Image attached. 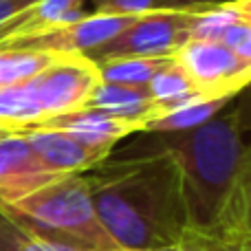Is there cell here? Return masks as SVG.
Instances as JSON below:
<instances>
[{"mask_svg": "<svg viewBox=\"0 0 251 251\" xmlns=\"http://www.w3.org/2000/svg\"><path fill=\"white\" fill-rule=\"evenodd\" d=\"M100 84V66L91 57L60 55L38 75L0 91V126L22 132L82 110Z\"/></svg>", "mask_w": 251, "mask_h": 251, "instance_id": "cell-4", "label": "cell"}, {"mask_svg": "<svg viewBox=\"0 0 251 251\" xmlns=\"http://www.w3.org/2000/svg\"><path fill=\"white\" fill-rule=\"evenodd\" d=\"M60 55L31 49H0V91L38 75Z\"/></svg>", "mask_w": 251, "mask_h": 251, "instance_id": "cell-17", "label": "cell"}, {"mask_svg": "<svg viewBox=\"0 0 251 251\" xmlns=\"http://www.w3.org/2000/svg\"><path fill=\"white\" fill-rule=\"evenodd\" d=\"M35 0H0V29L11 20L16 13H20L25 7H29Z\"/></svg>", "mask_w": 251, "mask_h": 251, "instance_id": "cell-22", "label": "cell"}, {"mask_svg": "<svg viewBox=\"0 0 251 251\" xmlns=\"http://www.w3.org/2000/svg\"><path fill=\"white\" fill-rule=\"evenodd\" d=\"M29 146L40 156L49 170L57 174H84L104 163L113 150L86 146L73 134L51 128H29L22 130Z\"/></svg>", "mask_w": 251, "mask_h": 251, "instance_id": "cell-9", "label": "cell"}, {"mask_svg": "<svg viewBox=\"0 0 251 251\" xmlns=\"http://www.w3.org/2000/svg\"><path fill=\"white\" fill-rule=\"evenodd\" d=\"M214 0H181L170 2L161 9L146 13L141 20L106 42L104 47L88 53L93 62H104L113 57H163L174 55L190 40V26L196 13L212 4Z\"/></svg>", "mask_w": 251, "mask_h": 251, "instance_id": "cell-5", "label": "cell"}, {"mask_svg": "<svg viewBox=\"0 0 251 251\" xmlns=\"http://www.w3.org/2000/svg\"><path fill=\"white\" fill-rule=\"evenodd\" d=\"M247 156L251 159V146H247Z\"/></svg>", "mask_w": 251, "mask_h": 251, "instance_id": "cell-24", "label": "cell"}, {"mask_svg": "<svg viewBox=\"0 0 251 251\" xmlns=\"http://www.w3.org/2000/svg\"><path fill=\"white\" fill-rule=\"evenodd\" d=\"M174 62V55L163 57H113L97 62L101 82L124 84V86H148L168 64Z\"/></svg>", "mask_w": 251, "mask_h": 251, "instance_id": "cell-14", "label": "cell"}, {"mask_svg": "<svg viewBox=\"0 0 251 251\" xmlns=\"http://www.w3.org/2000/svg\"><path fill=\"white\" fill-rule=\"evenodd\" d=\"M143 16L146 13H134V16L100 11L84 13L82 18L73 22L13 40L0 49H31V51H47L55 53V55H88L95 49L104 47L106 42L122 35L128 26H132Z\"/></svg>", "mask_w": 251, "mask_h": 251, "instance_id": "cell-6", "label": "cell"}, {"mask_svg": "<svg viewBox=\"0 0 251 251\" xmlns=\"http://www.w3.org/2000/svg\"><path fill=\"white\" fill-rule=\"evenodd\" d=\"M20 236H22V227H18L16 223L0 209V251H16Z\"/></svg>", "mask_w": 251, "mask_h": 251, "instance_id": "cell-21", "label": "cell"}, {"mask_svg": "<svg viewBox=\"0 0 251 251\" xmlns=\"http://www.w3.org/2000/svg\"><path fill=\"white\" fill-rule=\"evenodd\" d=\"M35 128L62 130V132L73 134L75 139H79L86 146L106 148V150H113L117 141L139 132V124L132 122V119L113 117V115H106L91 108H82L75 110V113H66L60 115V117L47 119L40 126H35Z\"/></svg>", "mask_w": 251, "mask_h": 251, "instance_id": "cell-10", "label": "cell"}, {"mask_svg": "<svg viewBox=\"0 0 251 251\" xmlns=\"http://www.w3.org/2000/svg\"><path fill=\"white\" fill-rule=\"evenodd\" d=\"M95 212L122 251H154L190 231L178 170L165 152L108 159L84 172Z\"/></svg>", "mask_w": 251, "mask_h": 251, "instance_id": "cell-1", "label": "cell"}, {"mask_svg": "<svg viewBox=\"0 0 251 251\" xmlns=\"http://www.w3.org/2000/svg\"><path fill=\"white\" fill-rule=\"evenodd\" d=\"M148 91H150L152 100L159 106V113L174 106H181L185 101L199 100V97H209L201 91L194 84V79L183 71V66L176 60L172 64H168L150 84H148ZM154 117V115H152Z\"/></svg>", "mask_w": 251, "mask_h": 251, "instance_id": "cell-15", "label": "cell"}, {"mask_svg": "<svg viewBox=\"0 0 251 251\" xmlns=\"http://www.w3.org/2000/svg\"><path fill=\"white\" fill-rule=\"evenodd\" d=\"M18 227L88 249L122 251L95 212L84 174H64L11 205H0Z\"/></svg>", "mask_w": 251, "mask_h": 251, "instance_id": "cell-3", "label": "cell"}, {"mask_svg": "<svg viewBox=\"0 0 251 251\" xmlns=\"http://www.w3.org/2000/svg\"><path fill=\"white\" fill-rule=\"evenodd\" d=\"M64 174L49 170L22 132L0 141V205H11Z\"/></svg>", "mask_w": 251, "mask_h": 251, "instance_id": "cell-8", "label": "cell"}, {"mask_svg": "<svg viewBox=\"0 0 251 251\" xmlns=\"http://www.w3.org/2000/svg\"><path fill=\"white\" fill-rule=\"evenodd\" d=\"M214 227L236 231L251 238V159L245 156V163L236 176L227 203L221 212V218Z\"/></svg>", "mask_w": 251, "mask_h": 251, "instance_id": "cell-16", "label": "cell"}, {"mask_svg": "<svg viewBox=\"0 0 251 251\" xmlns=\"http://www.w3.org/2000/svg\"><path fill=\"white\" fill-rule=\"evenodd\" d=\"M249 86H251V84H249Z\"/></svg>", "mask_w": 251, "mask_h": 251, "instance_id": "cell-25", "label": "cell"}, {"mask_svg": "<svg viewBox=\"0 0 251 251\" xmlns=\"http://www.w3.org/2000/svg\"><path fill=\"white\" fill-rule=\"evenodd\" d=\"M148 148L165 152L176 165L190 229H212L247 156L243 115L229 110L192 130L150 134Z\"/></svg>", "mask_w": 251, "mask_h": 251, "instance_id": "cell-2", "label": "cell"}, {"mask_svg": "<svg viewBox=\"0 0 251 251\" xmlns=\"http://www.w3.org/2000/svg\"><path fill=\"white\" fill-rule=\"evenodd\" d=\"M16 251H101V249L79 247V245L62 243V240H53V238H47V236H38V234H31V231L22 229V236L18 240Z\"/></svg>", "mask_w": 251, "mask_h": 251, "instance_id": "cell-20", "label": "cell"}, {"mask_svg": "<svg viewBox=\"0 0 251 251\" xmlns=\"http://www.w3.org/2000/svg\"><path fill=\"white\" fill-rule=\"evenodd\" d=\"M86 108L100 110V113L113 115V117L132 119L139 124V132H141L143 119L159 113V106L152 100L148 86H124V84L108 82H101L93 91Z\"/></svg>", "mask_w": 251, "mask_h": 251, "instance_id": "cell-12", "label": "cell"}, {"mask_svg": "<svg viewBox=\"0 0 251 251\" xmlns=\"http://www.w3.org/2000/svg\"><path fill=\"white\" fill-rule=\"evenodd\" d=\"M218 42H223L238 60H243L245 64L251 66V22L245 20V22L229 26L218 38Z\"/></svg>", "mask_w": 251, "mask_h": 251, "instance_id": "cell-18", "label": "cell"}, {"mask_svg": "<svg viewBox=\"0 0 251 251\" xmlns=\"http://www.w3.org/2000/svg\"><path fill=\"white\" fill-rule=\"evenodd\" d=\"M174 60L209 97L231 100L251 84V66L218 40H185L174 53Z\"/></svg>", "mask_w": 251, "mask_h": 251, "instance_id": "cell-7", "label": "cell"}, {"mask_svg": "<svg viewBox=\"0 0 251 251\" xmlns=\"http://www.w3.org/2000/svg\"><path fill=\"white\" fill-rule=\"evenodd\" d=\"M229 104V97H199V100L185 101L181 106L168 108L163 113H156L154 117L143 119L141 132L146 134H161V132H183L196 126L209 122L223 113V108Z\"/></svg>", "mask_w": 251, "mask_h": 251, "instance_id": "cell-13", "label": "cell"}, {"mask_svg": "<svg viewBox=\"0 0 251 251\" xmlns=\"http://www.w3.org/2000/svg\"><path fill=\"white\" fill-rule=\"evenodd\" d=\"M165 4H170V0H95V11L134 16V13H150Z\"/></svg>", "mask_w": 251, "mask_h": 251, "instance_id": "cell-19", "label": "cell"}, {"mask_svg": "<svg viewBox=\"0 0 251 251\" xmlns=\"http://www.w3.org/2000/svg\"><path fill=\"white\" fill-rule=\"evenodd\" d=\"M84 0H35L0 29V47L26 35L73 22L84 16Z\"/></svg>", "mask_w": 251, "mask_h": 251, "instance_id": "cell-11", "label": "cell"}, {"mask_svg": "<svg viewBox=\"0 0 251 251\" xmlns=\"http://www.w3.org/2000/svg\"><path fill=\"white\" fill-rule=\"evenodd\" d=\"M18 130H13V128H7V126H0V141L2 139H7V137H11V134H16Z\"/></svg>", "mask_w": 251, "mask_h": 251, "instance_id": "cell-23", "label": "cell"}]
</instances>
